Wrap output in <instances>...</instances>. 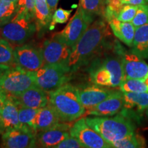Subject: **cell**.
<instances>
[{
    "mask_svg": "<svg viewBox=\"0 0 148 148\" xmlns=\"http://www.w3.org/2000/svg\"><path fill=\"white\" fill-rule=\"evenodd\" d=\"M79 5L85 12L95 17L103 16L106 2L105 0H79Z\"/></svg>",
    "mask_w": 148,
    "mask_h": 148,
    "instance_id": "cell-27",
    "label": "cell"
},
{
    "mask_svg": "<svg viewBox=\"0 0 148 148\" xmlns=\"http://www.w3.org/2000/svg\"><path fill=\"white\" fill-rule=\"evenodd\" d=\"M37 133L29 127L22 126L9 130L1 134V147L5 148L36 147Z\"/></svg>",
    "mask_w": 148,
    "mask_h": 148,
    "instance_id": "cell-11",
    "label": "cell"
},
{
    "mask_svg": "<svg viewBox=\"0 0 148 148\" xmlns=\"http://www.w3.org/2000/svg\"><path fill=\"white\" fill-rule=\"evenodd\" d=\"M86 121L109 144L133 134L136 128L130 116L123 110L113 117H88Z\"/></svg>",
    "mask_w": 148,
    "mask_h": 148,
    "instance_id": "cell-3",
    "label": "cell"
},
{
    "mask_svg": "<svg viewBox=\"0 0 148 148\" xmlns=\"http://www.w3.org/2000/svg\"><path fill=\"white\" fill-rule=\"evenodd\" d=\"M7 66H8L1 65V64H0V77H1V74H2L3 71H4V69L7 67ZM5 99H6V98H5V95H3L2 90H1V87H0V101H1L2 103H3L4 102V101L5 100Z\"/></svg>",
    "mask_w": 148,
    "mask_h": 148,
    "instance_id": "cell-37",
    "label": "cell"
},
{
    "mask_svg": "<svg viewBox=\"0 0 148 148\" xmlns=\"http://www.w3.org/2000/svg\"><path fill=\"white\" fill-rule=\"evenodd\" d=\"M48 3V5H49V9H50V11L51 14H53L54 11L56 10V6L57 4H58L59 0H46Z\"/></svg>",
    "mask_w": 148,
    "mask_h": 148,
    "instance_id": "cell-36",
    "label": "cell"
},
{
    "mask_svg": "<svg viewBox=\"0 0 148 148\" xmlns=\"http://www.w3.org/2000/svg\"><path fill=\"white\" fill-rule=\"evenodd\" d=\"M55 148H84V146L76 138L69 135L68 137L61 141Z\"/></svg>",
    "mask_w": 148,
    "mask_h": 148,
    "instance_id": "cell-34",
    "label": "cell"
},
{
    "mask_svg": "<svg viewBox=\"0 0 148 148\" xmlns=\"http://www.w3.org/2000/svg\"><path fill=\"white\" fill-rule=\"evenodd\" d=\"M123 107V92L121 90H114L103 101L92 108L86 109L85 114L96 116H113L119 113Z\"/></svg>",
    "mask_w": 148,
    "mask_h": 148,
    "instance_id": "cell-16",
    "label": "cell"
},
{
    "mask_svg": "<svg viewBox=\"0 0 148 148\" xmlns=\"http://www.w3.org/2000/svg\"><path fill=\"white\" fill-rule=\"evenodd\" d=\"M0 64L8 66H17L14 49L4 38H0Z\"/></svg>",
    "mask_w": 148,
    "mask_h": 148,
    "instance_id": "cell-26",
    "label": "cell"
},
{
    "mask_svg": "<svg viewBox=\"0 0 148 148\" xmlns=\"http://www.w3.org/2000/svg\"><path fill=\"white\" fill-rule=\"evenodd\" d=\"M146 112V116H147L148 117V107L147 108V109H146V112Z\"/></svg>",
    "mask_w": 148,
    "mask_h": 148,
    "instance_id": "cell-38",
    "label": "cell"
},
{
    "mask_svg": "<svg viewBox=\"0 0 148 148\" xmlns=\"http://www.w3.org/2000/svg\"><path fill=\"white\" fill-rule=\"evenodd\" d=\"M119 87L123 92H148V85L141 79H124Z\"/></svg>",
    "mask_w": 148,
    "mask_h": 148,
    "instance_id": "cell-29",
    "label": "cell"
},
{
    "mask_svg": "<svg viewBox=\"0 0 148 148\" xmlns=\"http://www.w3.org/2000/svg\"><path fill=\"white\" fill-rule=\"evenodd\" d=\"M94 18L79 5L75 15L66 26L58 33L64 41L72 49L93 22Z\"/></svg>",
    "mask_w": 148,
    "mask_h": 148,
    "instance_id": "cell-8",
    "label": "cell"
},
{
    "mask_svg": "<svg viewBox=\"0 0 148 148\" xmlns=\"http://www.w3.org/2000/svg\"><path fill=\"white\" fill-rule=\"evenodd\" d=\"M71 125L65 122H60L50 128L36 134V147L55 148L58 144L70 135Z\"/></svg>",
    "mask_w": 148,
    "mask_h": 148,
    "instance_id": "cell-13",
    "label": "cell"
},
{
    "mask_svg": "<svg viewBox=\"0 0 148 148\" xmlns=\"http://www.w3.org/2000/svg\"><path fill=\"white\" fill-rule=\"evenodd\" d=\"M112 147L115 148H141L146 147L145 140L140 134H133L110 143Z\"/></svg>",
    "mask_w": 148,
    "mask_h": 148,
    "instance_id": "cell-24",
    "label": "cell"
},
{
    "mask_svg": "<svg viewBox=\"0 0 148 148\" xmlns=\"http://www.w3.org/2000/svg\"><path fill=\"white\" fill-rule=\"evenodd\" d=\"M108 23L114 36L128 47H132L134 41L135 27L131 22H123L116 18L109 19Z\"/></svg>",
    "mask_w": 148,
    "mask_h": 148,
    "instance_id": "cell-19",
    "label": "cell"
},
{
    "mask_svg": "<svg viewBox=\"0 0 148 148\" xmlns=\"http://www.w3.org/2000/svg\"><path fill=\"white\" fill-rule=\"evenodd\" d=\"M131 52L141 58H148V23L136 27Z\"/></svg>",
    "mask_w": 148,
    "mask_h": 148,
    "instance_id": "cell-23",
    "label": "cell"
},
{
    "mask_svg": "<svg viewBox=\"0 0 148 148\" xmlns=\"http://www.w3.org/2000/svg\"><path fill=\"white\" fill-rule=\"evenodd\" d=\"M71 12L72 10H64L61 8L56 9L53 14L52 19L49 25V30H52L54 28L56 24H63L66 23L69 20Z\"/></svg>",
    "mask_w": 148,
    "mask_h": 148,
    "instance_id": "cell-32",
    "label": "cell"
},
{
    "mask_svg": "<svg viewBox=\"0 0 148 148\" xmlns=\"http://www.w3.org/2000/svg\"><path fill=\"white\" fill-rule=\"evenodd\" d=\"M49 103L55 109L62 122L76 121L86 112L79 99L77 87L66 83L48 92Z\"/></svg>",
    "mask_w": 148,
    "mask_h": 148,
    "instance_id": "cell-2",
    "label": "cell"
},
{
    "mask_svg": "<svg viewBox=\"0 0 148 148\" xmlns=\"http://www.w3.org/2000/svg\"><path fill=\"white\" fill-rule=\"evenodd\" d=\"M35 85L33 71L18 66H7L0 77V87L5 98L16 96Z\"/></svg>",
    "mask_w": 148,
    "mask_h": 148,
    "instance_id": "cell-5",
    "label": "cell"
},
{
    "mask_svg": "<svg viewBox=\"0 0 148 148\" xmlns=\"http://www.w3.org/2000/svg\"><path fill=\"white\" fill-rule=\"evenodd\" d=\"M123 107L126 110L143 112L148 107V92H123Z\"/></svg>",
    "mask_w": 148,
    "mask_h": 148,
    "instance_id": "cell-22",
    "label": "cell"
},
{
    "mask_svg": "<svg viewBox=\"0 0 148 148\" xmlns=\"http://www.w3.org/2000/svg\"><path fill=\"white\" fill-rule=\"evenodd\" d=\"M110 35L108 26L102 19L90 24L79 41L71 49L67 66L71 73L91 62L106 43Z\"/></svg>",
    "mask_w": 148,
    "mask_h": 148,
    "instance_id": "cell-1",
    "label": "cell"
},
{
    "mask_svg": "<svg viewBox=\"0 0 148 148\" xmlns=\"http://www.w3.org/2000/svg\"><path fill=\"white\" fill-rule=\"evenodd\" d=\"M53 14L46 0H36L34 5V20L36 26V32L41 35L49 29V25L52 19Z\"/></svg>",
    "mask_w": 148,
    "mask_h": 148,
    "instance_id": "cell-20",
    "label": "cell"
},
{
    "mask_svg": "<svg viewBox=\"0 0 148 148\" xmlns=\"http://www.w3.org/2000/svg\"><path fill=\"white\" fill-rule=\"evenodd\" d=\"M17 12V2L0 0V27L13 18Z\"/></svg>",
    "mask_w": 148,
    "mask_h": 148,
    "instance_id": "cell-28",
    "label": "cell"
},
{
    "mask_svg": "<svg viewBox=\"0 0 148 148\" xmlns=\"http://www.w3.org/2000/svg\"><path fill=\"white\" fill-rule=\"evenodd\" d=\"M34 72L35 85L49 92L56 89L70 79L71 72L66 64H45Z\"/></svg>",
    "mask_w": 148,
    "mask_h": 148,
    "instance_id": "cell-7",
    "label": "cell"
},
{
    "mask_svg": "<svg viewBox=\"0 0 148 148\" xmlns=\"http://www.w3.org/2000/svg\"><path fill=\"white\" fill-rule=\"evenodd\" d=\"M61 120L55 109L48 103L47 106L40 108L36 121V130L37 133L50 128Z\"/></svg>",
    "mask_w": 148,
    "mask_h": 148,
    "instance_id": "cell-21",
    "label": "cell"
},
{
    "mask_svg": "<svg viewBox=\"0 0 148 148\" xmlns=\"http://www.w3.org/2000/svg\"><path fill=\"white\" fill-rule=\"evenodd\" d=\"M40 108H30L19 107L18 108V119L20 125L25 126L34 130H36V121Z\"/></svg>",
    "mask_w": 148,
    "mask_h": 148,
    "instance_id": "cell-25",
    "label": "cell"
},
{
    "mask_svg": "<svg viewBox=\"0 0 148 148\" xmlns=\"http://www.w3.org/2000/svg\"><path fill=\"white\" fill-rule=\"evenodd\" d=\"M146 2H147L148 3V0H146Z\"/></svg>",
    "mask_w": 148,
    "mask_h": 148,
    "instance_id": "cell-42",
    "label": "cell"
},
{
    "mask_svg": "<svg viewBox=\"0 0 148 148\" xmlns=\"http://www.w3.org/2000/svg\"><path fill=\"white\" fill-rule=\"evenodd\" d=\"M19 126L18 106L10 99H5L0 109V134Z\"/></svg>",
    "mask_w": 148,
    "mask_h": 148,
    "instance_id": "cell-18",
    "label": "cell"
},
{
    "mask_svg": "<svg viewBox=\"0 0 148 148\" xmlns=\"http://www.w3.org/2000/svg\"><path fill=\"white\" fill-rule=\"evenodd\" d=\"M135 27H138L148 23V4L145 3L138 5L136 15L131 21Z\"/></svg>",
    "mask_w": 148,
    "mask_h": 148,
    "instance_id": "cell-31",
    "label": "cell"
},
{
    "mask_svg": "<svg viewBox=\"0 0 148 148\" xmlns=\"http://www.w3.org/2000/svg\"><path fill=\"white\" fill-rule=\"evenodd\" d=\"M120 1L123 4H130L135 5L145 4V3H147L146 0H120Z\"/></svg>",
    "mask_w": 148,
    "mask_h": 148,
    "instance_id": "cell-35",
    "label": "cell"
},
{
    "mask_svg": "<svg viewBox=\"0 0 148 148\" xmlns=\"http://www.w3.org/2000/svg\"><path fill=\"white\" fill-rule=\"evenodd\" d=\"M35 1L36 0H18L16 14H25L33 19Z\"/></svg>",
    "mask_w": 148,
    "mask_h": 148,
    "instance_id": "cell-33",
    "label": "cell"
},
{
    "mask_svg": "<svg viewBox=\"0 0 148 148\" xmlns=\"http://www.w3.org/2000/svg\"><path fill=\"white\" fill-rule=\"evenodd\" d=\"M138 8V5L123 4L120 9L116 18L123 22H131L136 15Z\"/></svg>",
    "mask_w": 148,
    "mask_h": 148,
    "instance_id": "cell-30",
    "label": "cell"
},
{
    "mask_svg": "<svg viewBox=\"0 0 148 148\" xmlns=\"http://www.w3.org/2000/svg\"><path fill=\"white\" fill-rule=\"evenodd\" d=\"M123 64L124 79L143 80L148 74V64L137 55L131 51H119Z\"/></svg>",
    "mask_w": 148,
    "mask_h": 148,
    "instance_id": "cell-15",
    "label": "cell"
},
{
    "mask_svg": "<svg viewBox=\"0 0 148 148\" xmlns=\"http://www.w3.org/2000/svg\"><path fill=\"white\" fill-rule=\"evenodd\" d=\"M16 62L21 69L36 71L45 65L40 49L29 44L18 45L14 49Z\"/></svg>",
    "mask_w": 148,
    "mask_h": 148,
    "instance_id": "cell-12",
    "label": "cell"
},
{
    "mask_svg": "<svg viewBox=\"0 0 148 148\" xmlns=\"http://www.w3.org/2000/svg\"><path fill=\"white\" fill-rule=\"evenodd\" d=\"M2 106H3V103L1 102V101H0V109L1 108V107H2Z\"/></svg>",
    "mask_w": 148,
    "mask_h": 148,
    "instance_id": "cell-39",
    "label": "cell"
},
{
    "mask_svg": "<svg viewBox=\"0 0 148 148\" xmlns=\"http://www.w3.org/2000/svg\"><path fill=\"white\" fill-rule=\"evenodd\" d=\"M77 91L81 103L86 110L106 99L114 90L106 86L94 84L77 88Z\"/></svg>",
    "mask_w": 148,
    "mask_h": 148,
    "instance_id": "cell-17",
    "label": "cell"
},
{
    "mask_svg": "<svg viewBox=\"0 0 148 148\" xmlns=\"http://www.w3.org/2000/svg\"><path fill=\"white\" fill-rule=\"evenodd\" d=\"M36 32L34 20L23 14H16L11 21L0 27V35L10 44L21 45Z\"/></svg>",
    "mask_w": 148,
    "mask_h": 148,
    "instance_id": "cell-6",
    "label": "cell"
},
{
    "mask_svg": "<svg viewBox=\"0 0 148 148\" xmlns=\"http://www.w3.org/2000/svg\"><path fill=\"white\" fill-rule=\"evenodd\" d=\"M8 1H14V2H17L18 0H8Z\"/></svg>",
    "mask_w": 148,
    "mask_h": 148,
    "instance_id": "cell-40",
    "label": "cell"
},
{
    "mask_svg": "<svg viewBox=\"0 0 148 148\" xmlns=\"http://www.w3.org/2000/svg\"><path fill=\"white\" fill-rule=\"evenodd\" d=\"M45 64H64L67 65L71 48L64 41L59 33H56L42 43L40 48Z\"/></svg>",
    "mask_w": 148,
    "mask_h": 148,
    "instance_id": "cell-9",
    "label": "cell"
},
{
    "mask_svg": "<svg viewBox=\"0 0 148 148\" xmlns=\"http://www.w3.org/2000/svg\"><path fill=\"white\" fill-rule=\"evenodd\" d=\"M74 136L86 148H112L110 144L86 123V119H78L70 129Z\"/></svg>",
    "mask_w": 148,
    "mask_h": 148,
    "instance_id": "cell-10",
    "label": "cell"
},
{
    "mask_svg": "<svg viewBox=\"0 0 148 148\" xmlns=\"http://www.w3.org/2000/svg\"><path fill=\"white\" fill-rule=\"evenodd\" d=\"M6 99L12 100L18 106V108L24 107L30 108H41L49 103L48 92L38 88L36 85H34L17 95Z\"/></svg>",
    "mask_w": 148,
    "mask_h": 148,
    "instance_id": "cell-14",
    "label": "cell"
},
{
    "mask_svg": "<svg viewBox=\"0 0 148 148\" xmlns=\"http://www.w3.org/2000/svg\"><path fill=\"white\" fill-rule=\"evenodd\" d=\"M112 1V0H105V2H106V4L108 2H109V1Z\"/></svg>",
    "mask_w": 148,
    "mask_h": 148,
    "instance_id": "cell-41",
    "label": "cell"
},
{
    "mask_svg": "<svg viewBox=\"0 0 148 148\" xmlns=\"http://www.w3.org/2000/svg\"><path fill=\"white\" fill-rule=\"evenodd\" d=\"M90 82L106 87L119 86L124 79L121 57L108 56L92 61L88 69Z\"/></svg>",
    "mask_w": 148,
    "mask_h": 148,
    "instance_id": "cell-4",
    "label": "cell"
}]
</instances>
